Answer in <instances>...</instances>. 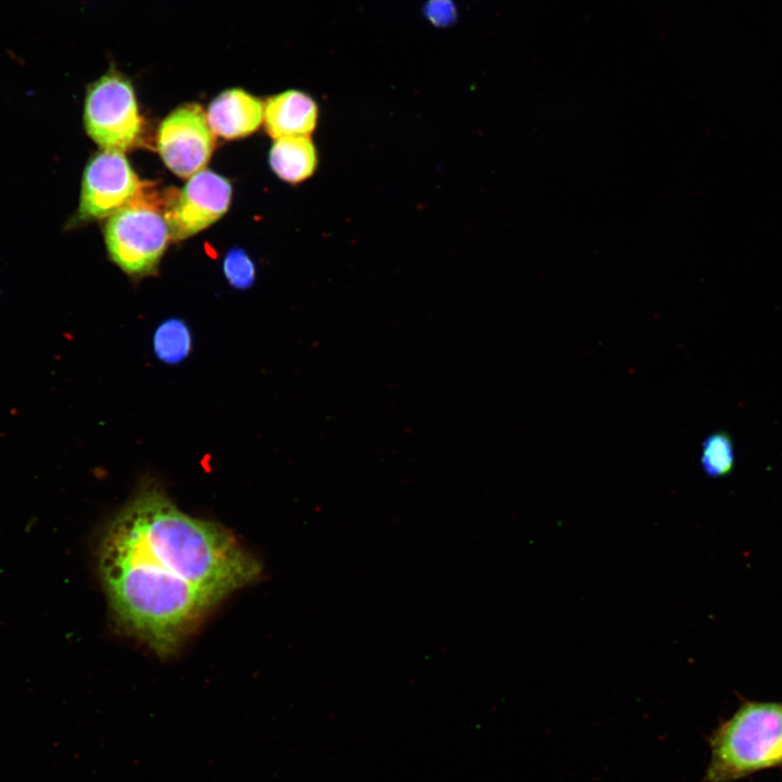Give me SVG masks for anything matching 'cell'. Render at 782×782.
<instances>
[{"mask_svg": "<svg viewBox=\"0 0 782 782\" xmlns=\"http://www.w3.org/2000/svg\"><path fill=\"white\" fill-rule=\"evenodd\" d=\"M100 544L146 558L217 602L262 575L229 531L182 512L152 479L140 483Z\"/></svg>", "mask_w": 782, "mask_h": 782, "instance_id": "cell-1", "label": "cell"}, {"mask_svg": "<svg viewBox=\"0 0 782 782\" xmlns=\"http://www.w3.org/2000/svg\"><path fill=\"white\" fill-rule=\"evenodd\" d=\"M98 565L119 623L155 653L168 655L217 601L135 554L100 544Z\"/></svg>", "mask_w": 782, "mask_h": 782, "instance_id": "cell-2", "label": "cell"}, {"mask_svg": "<svg viewBox=\"0 0 782 782\" xmlns=\"http://www.w3.org/2000/svg\"><path fill=\"white\" fill-rule=\"evenodd\" d=\"M706 782H730L782 766V702H746L709 739Z\"/></svg>", "mask_w": 782, "mask_h": 782, "instance_id": "cell-3", "label": "cell"}, {"mask_svg": "<svg viewBox=\"0 0 782 782\" xmlns=\"http://www.w3.org/2000/svg\"><path fill=\"white\" fill-rule=\"evenodd\" d=\"M148 191L141 187L111 215L104 232L112 261L135 277L155 270L171 237L161 200Z\"/></svg>", "mask_w": 782, "mask_h": 782, "instance_id": "cell-4", "label": "cell"}, {"mask_svg": "<svg viewBox=\"0 0 782 782\" xmlns=\"http://www.w3.org/2000/svg\"><path fill=\"white\" fill-rule=\"evenodd\" d=\"M84 121L87 134L104 150L126 151L137 144L142 119L130 81L110 71L87 89Z\"/></svg>", "mask_w": 782, "mask_h": 782, "instance_id": "cell-5", "label": "cell"}, {"mask_svg": "<svg viewBox=\"0 0 782 782\" xmlns=\"http://www.w3.org/2000/svg\"><path fill=\"white\" fill-rule=\"evenodd\" d=\"M231 191L225 177L209 169L191 176L180 190L167 191L162 206L171 238L186 239L219 219L229 207Z\"/></svg>", "mask_w": 782, "mask_h": 782, "instance_id": "cell-6", "label": "cell"}, {"mask_svg": "<svg viewBox=\"0 0 782 782\" xmlns=\"http://www.w3.org/2000/svg\"><path fill=\"white\" fill-rule=\"evenodd\" d=\"M214 149V135L202 108L181 105L161 123L157 151L165 165L180 177L202 171Z\"/></svg>", "mask_w": 782, "mask_h": 782, "instance_id": "cell-7", "label": "cell"}, {"mask_svg": "<svg viewBox=\"0 0 782 782\" xmlns=\"http://www.w3.org/2000/svg\"><path fill=\"white\" fill-rule=\"evenodd\" d=\"M142 184L121 151L102 150L88 162L81 184L79 217L100 219L128 203Z\"/></svg>", "mask_w": 782, "mask_h": 782, "instance_id": "cell-8", "label": "cell"}, {"mask_svg": "<svg viewBox=\"0 0 782 782\" xmlns=\"http://www.w3.org/2000/svg\"><path fill=\"white\" fill-rule=\"evenodd\" d=\"M206 118L214 133L226 139H237L258 128L264 118V104L247 91L231 88L214 98Z\"/></svg>", "mask_w": 782, "mask_h": 782, "instance_id": "cell-9", "label": "cell"}, {"mask_svg": "<svg viewBox=\"0 0 782 782\" xmlns=\"http://www.w3.org/2000/svg\"><path fill=\"white\" fill-rule=\"evenodd\" d=\"M316 102L299 90H287L266 101L265 127L270 137H308L317 122Z\"/></svg>", "mask_w": 782, "mask_h": 782, "instance_id": "cell-10", "label": "cell"}, {"mask_svg": "<svg viewBox=\"0 0 782 782\" xmlns=\"http://www.w3.org/2000/svg\"><path fill=\"white\" fill-rule=\"evenodd\" d=\"M269 163L282 180L300 182L314 173L317 154L308 137H285L273 144Z\"/></svg>", "mask_w": 782, "mask_h": 782, "instance_id": "cell-11", "label": "cell"}, {"mask_svg": "<svg viewBox=\"0 0 782 782\" xmlns=\"http://www.w3.org/2000/svg\"><path fill=\"white\" fill-rule=\"evenodd\" d=\"M735 453L730 434L718 431L708 436L702 445L701 465L712 478L724 477L734 467Z\"/></svg>", "mask_w": 782, "mask_h": 782, "instance_id": "cell-12", "label": "cell"}, {"mask_svg": "<svg viewBox=\"0 0 782 782\" xmlns=\"http://www.w3.org/2000/svg\"><path fill=\"white\" fill-rule=\"evenodd\" d=\"M191 337L188 328L179 320L162 324L154 336L156 355L167 363L181 361L190 352Z\"/></svg>", "mask_w": 782, "mask_h": 782, "instance_id": "cell-13", "label": "cell"}, {"mask_svg": "<svg viewBox=\"0 0 782 782\" xmlns=\"http://www.w3.org/2000/svg\"><path fill=\"white\" fill-rule=\"evenodd\" d=\"M223 268L227 280L235 288L244 289L254 281V264L247 253L239 248H234L227 252Z\"/></svg>", "mask_w": 782, "mask_h": 782, "instance_id": "cell-14", "label": "cell"}, {"mask_svg": "<svg viewBox=\"0 0 782 782\" xmlns=\"http://www.w3.org/2000/svg\"><path fill=\"white\" fill-rule=\"evenodd\" d=\"M422 15L432 26L445 28L456 23L458 10L454 0H427L422 5Z\"/></svg>", "mask_w": 782, "mask_h": 782, "instance_id": "cell-15", "label": "cell"}]
</instances>
